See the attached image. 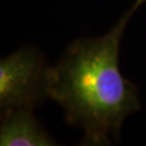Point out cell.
<instances>
[{
	"label": "cell",
	"instance_id": "1",
	"mask_svg": "<svg viewBox=\"0 0 146 146\" xmlns=\"http://www.w3.org/2000/svg\"><path fill=\"white\" fill-rule=\"evenodd\" d=\"M133 5L103 36L73 41L51 66L49 99L62 107L68 123L84 131L89 145H107L118 137L127 117L141 108L135 84L120 70V42Z\"/></svg>",
	"mask_w": 146,
	"mask_h": 146
},
{
	"label": "cell",
	"instance_id": "2",
	"mask_svg": "<svg viewBox=\"0 0 146 146\" xmlns=\"http://www.w3.org/2000/svg\"><path fill=\"white\" fill-rule=\"evenodd\" d=\"M50 69L34 47H22L0 58V119L15 110H34L49 99Z\"/></svg>",
	"mask_w": 146,
	"mask_h": 146
},
{
	"label": "cell",
	"instance_id": "3",
	"mask_svg": "<svg viewBox=\"0 0 146 146\" xmlns=\"http://www.w3.org/2000/svg\"><path fill=\"white\" fill-rule=\"evenodd\" d=\"M53 140L31 108H20L0 119V146H53Z\"/></svg>",
	"mask_w": 146,
	"mask_h": 146
},
{
	"label": "cell",
	"instance_id": "4",
	"mask_svg": "<svg viewBox=\"0 0 146 146\" xmlns=\"http://www.w3.org/2000/svg\"><path fill=\"white\" fill-rule=\"evenodd\" d=\"M146 0H135V2H134V5H136L137 7H140L142 3H145Z\"/></svg>",
	"mask_w": 146,
	"mask_h": 146
}]
</instances>
